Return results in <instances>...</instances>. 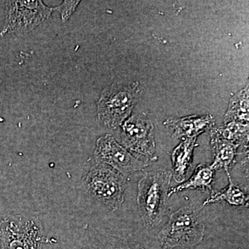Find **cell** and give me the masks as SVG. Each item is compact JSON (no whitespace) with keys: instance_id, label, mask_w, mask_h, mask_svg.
I'll return each instance as SVG.
<instances>
[{"instance_id":"6da1fadb","label":"cell","mask_w":249,"mask_h":249,"mask_svg":"<svg viewBox=\"0 0 249 249\" xmlns=\"http://www.w3.org/2000/svg\"><path fill=\"white\" fill-rule=\"evenodd\" d=\"M204 234V220L200 209L190 204L170 214L168 222L159 233V240L163 249L190 248L199 245Z\"/></svg>"},{"instance_id":"7a4b0ae2","label":"cell","mask_w":249,"mask_h":249,"mask_svg":"<svg viewBox=\"0 0 249 249\" xmlns=\"http://www.w3.org/2000/svg\"><path fill=\"white\" fill-rule=\"evenodd\" d=\"M172 178L171 171L150 172L139 180L137 201L145 227H157L166 214Z\"/></svg>"},{"instance_id":"3957f363","label":"cell","mask_w":249,"mask_h":249,"mask_svg":"<svg viewBox=\"0 0 249 249\" xmlns=\"http://www.w3.org/2000/svg\"><path fill=\"white\" fill-rule=\"evenodd\" d=\"M141 94L139 82L114 83L107 87L98 101V122L108 128L120 127L130 116Z\"/></svg>"},{"instance_id":"277c9868","label":"cell","mask_w":249,"mask_h":249,"mask_svg":"<svg viewBox=\"0 0 249 249\" xmlns=\"http://www.w3.org/2000/svg\"><path fill=\"white\" fill-rule=\"evenodd\" d=\"M83 183L90 196L109 209L115 211L122 206L127 179L109 165L96 163L85 175Z\"/></svg>"},{"instance_id":"5b68a950","label":"cell","mask_w":249,"mask_h":249,"mask_svg":"<svg viewBox=\"0 0 249 249\" xmlns=\"http://www.w3.org/2000/svg\"><path fill=\"white\" fill-rule=\"evenodd\" d=\"M53 8L42 1H8L5 4V22L0 36L29 32L50 18Z\"/></svg>"},{"instance_id":"8992f818","label":"cell","mask_w":249,"mask_h":249,"mask_svg":"<svg viewBox=\"0 0 249 249\" xmlns=\"http://www.w3.org/2000/svg\"><path fill=\"white\" fill-rule=\"evenodd\" d=\"M45 242L34 220L9 215L0 217V249H42Z\"/></svg>"},{"instance_id":"52a82bcc","label":"cell","mask_w":249,"mask_h":249,"mask_svg":"<svg viewBox=\"0 0 249 249\" xmlns=\"http://www.w3.org/2000/svg\"><path fill=\"white\" fill-rule=\"evenodd\" d=\"M121 143L128 151L157 160L155 128L145 114H134L122 124Z\"/></svg>"},{"instance_id":"ba28073f","label":"cell","mask_w":249,"mask_h":249,"mask_svg":"<svg viewBox=\"0 0 249 249\" xmlns=\"http://www.w3.org/2000/svg\"><path fill=\"white\" fill-rule=\"evenodd\" d=\"M93 156L96 163L109 165L124 176L140 171L148 165L146 160L134 157L111 134L98 139Z\"/></svg>"},{"instance_id":"9c48e42d","label":"cell","mask_w":249,"mask_h":249,"mask_svg":"<svg viewBox=\"0 0 249 249\" xmlns=\"http://www.w3.org/2000/svg\"><path fill=\"white\" fill-rule=\"evenodd\" d=\"M215 120L211 114L193 115L183 118L170 117L164 122L165 127L173 129V137L182 139H196L199 134L212 129Z\"/></svg>"},{"instance_id":"30bf717a","label":"cell","mask_w":249,"mask_h":249,"mask_svg":"<svg viewBox=\"0 0 249 249\" xmlns=\"http://www.w3.org/2000/svg\"><path fill=\"white\" fill-rule=\"evenodd\" d=\"M211 145L213 160L210 166L213 170H224L229 175V170L235 164L237 149L240 146L223 139L214 128L211 129Z\"/></svg>"},{"instance_id":"8fae6325","label":"cell","mask_w":249,"mask_h":249,"mask_svg":"<svg viewBox=\"0 0 249 249\" xmlns=\"http://www.w3.org/2000/svg\"><path fill=\"white\" fill-rule=\"evenodd\" d=\"M197 145L196 139H186L172 152V173L177 183H182L186 179L193 161V152Z\"/></svg>"},{"instance_id":"7c38bea8","label":"cell","mask_w":249,"mask_h":249,"mask_svg":"<svg viewBox=\"0 0 249 249\" xmlns=\"http://www.w3.org/2000/svg\"><path fill=\"white\" fill-rule=\"evenodd\" d=\"M214 170L210 165L199 164L191 178L179 186L170 188L168 196H173L185 190L197 189L204 192L213 191Z\"/></svg>"},{"instance_id":"4fadbf2b","label":"cell","mask_w":249,"mask_h":249,"mask_svg":"<svg viewBox=\"0 0 249 249\" xmlns=\"http://www.w3.org/2000/svg\"><path fill=\"white\" fill-rule=\"evenodd\" d=\"M227 188L220 191H212L211 196L204 202V206L225 201L228 204L237 206H248L249 196L232 181L230 174Z\"/></svg>"},{"instance_id":"5bb4252c","label":"cell","mask_w":249,"mask_h":249,"mask_svg":"<svg viewBox=\"0 0 249 249\" xmlns=\"http://www.w3.org/2000/svg\"><path fill=\"white\" fill-rule=\"evenodd\" d=\"M249 85L234 95L224 116V124L231 122L249 124Z\"/></svg>"},{"instance_id":"9a60e30c","label":"cell","mask_w":249,"mask_h":249,"mask_svg":"<svg viewBox=\"0 0 249 249\" xmlns=\"http://www.w3.org/2000/svg\"><path fill=\"white\" fill-rule=\"evenodd\" d=\"M249 124L231 122L221 127H215L216 132L220 137L239 146L248 147Z\"/></svg>"},{"instance_id":"2e32d148","label":"cell","mask_w":249,"mask_h":249,"mask_svg":"<svg viewBox=\"0 0 249 249\" xmlns=\"http://www.w3.org/2000/svg\"><path fill=\"white\" fill-rule=\"evenodd\" d=\"M96 240L101 249H145L139 244L105 231H98Z\"/></svg>"},{"instance_id":"e0dca14e","label":"cell","mask_w":249,"mask_h":249,"mask_svg":"<svg viewBox=\"0 0 249 249\" xmlns=\"http://www.w3.org/2000/svg\"><path fill=\"white\" fill-rule=\"evenodd\" d=\"M80 1H64L60 6L53 8V11H58L61 15L62 20L64 22L69 20L73 13L76 11Z\"/></svg>"}]
</instances>
